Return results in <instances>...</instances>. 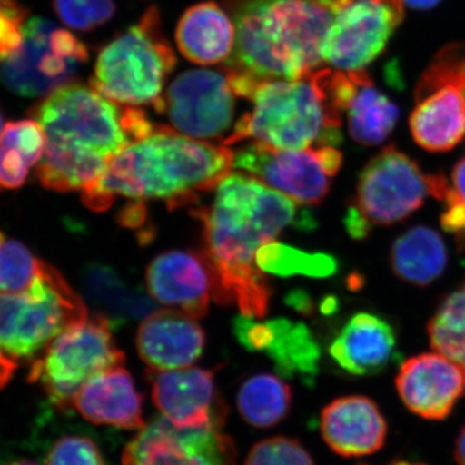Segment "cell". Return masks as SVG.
<instances>
[{
  "label": "cell",
  "instance_id": "1",
  "mask_svg": "<svg viewBox=\"0 0 465 465\" xmlns=\"http://www.w3.org/2000/svg\"><path fill=\"white\" fill-rule=\"evenodd\" d=\"M300 206L251 174L229 173L216 186L213 203L193 211L201 222L216 302L237 305L246 317L265 316L272 290L256 255L289 226H316Z\"/></svg>",
  "mask_w": 465,
  "mask_h": 465
},
{
  "label": "cell",
  "instance_id": "2",
  "mask_svg": "<svg viewBox=\"0 0 465 465\" xmlns=\"http://www.w3.org/2000/svg\"><path fill=\"white\" fill-rule=\"evenodd\" d=\"M45 134L36 177L45 189L84 191L110 159L155 130L143 110L119 108L94 88L67 84L33 109Z\"/></svg>",
  "mask_w": 465,
  "mask_h": 465
},
{
  "label": "cell",
  "instance_id": "3",
  "mask_svg": "<svg viewBox=\"0 0 465 465\" xmlns=\"http://www.w3.org/2000/svg\"><path fill=\"white\" fill-rule=\"evenodd\" d=\"M349 0H229L235 45L225 61L235 96L260 84L296 81L323 64L322 47L336 14Z\"/></svg>",
  "mask_w": 465,
  "mask_h": 465
},
{
  "label": "cell",
  "instance_id": "4",
  "mask_svg": "<svg viewBox=\"0 0 465 465\" xmlns=\"http://www.w3.org/2000/svg\"><path fill=\"white\" fill-rule=\"evenodd\" d=\"M232 163L234 153L228 146L159 127L110 159L99 179L82 191V201L96 213L108 210L115 197L186 206L200 193L215 189Z\"/></svg>",
  "mask_w": 465,
  "mask_h": 465
},
{
  "label": "cell",
  "instance_id": "5",
  "mask_svg": "<svg viewBox=\"0 0 465 465\" xmlns=\"http://www.w3.org/2000/svg\"><path fill=\"white\" fill-rule=\"evenodd\" d=\"M223 145L251 140L281 150L336 146L341 143L342 112L335 94V70H316L296 81L260 84Z\"/></svg>",
  "mask_w": 465,
  "mask_h": 465
},
{
  "label": "cell",
  "instance_id": "6",
  "mask_svg": "<svg viewBox=\"0 0 465 465\" xmlns=\"http://www.w3.org/2000/svg\"><path fill=\"white\" fill-rule=\"evenodd\" d=\"M174 66L176 56L162 33L158 9L152 7L103 48L90 85L119 105L157 108Z\"/></svg>",
  "mask_w": 465,
  "mask_h": 465
},
{
  "label": "cell",
  "instance_id": "7",
  "mask_svg": "<svg viewBox=\"0 0 465 465\" xmlns=\"http://www.w3.org/2000/svg\"><path fill=\"white\" fill-rule=\"evenodd\" d=\"M87 320L81 296L57 269L43 262L29 289L0 293V351L15 361L27 360Z\"/></svg>",
  "mask_w": 465,
  "mask_h": 465
},
{
  "label": "cell",
  "instance_id": "8",
  "mask_svg": "<svg viewBox=\"0 0 465 465\" xmlns=\"http://www.w3.org/2000/svg\"><path fill=\"white\" fill-rule=\"evenodd\" d=\"M433 197V174L425 173L406 153L387 146L363 168L344 225L353 240L372 229L403 222Z\"/></svg>",
  "mask_w": 465,
  "mask_h": 465
},
{
  "label": "cell",
  "instance_id": "9",
  "mask_svg": "<svg viewBox=\"0 0 465 465\" xmlns=\"http://www.w3.org/2000/svg\"><path fill=\"white\" fill-rule=\"evenodd\" d=\"M112 322L94 314L58 335L34 361L29 381L39 384L60 410L74 405L82 387L100 372L124 366V353L113 338Z\"/></svg>",
  "mask_w": 465,
  "mask_h": 465
},
{
  "label": "cell",
  "instance_id": "10",
  "mask_svg": "<svg viewBox=\"0 0 465 465\" xmlns=\"http://www.w3.org/2000/svg\"><path fill=\"white\" fill-rule=\"evenodd\" d=\"M410 115L412 139L430 153L465 142V43H451L434 56L415 88Z\"/></svg>",
  "mask_w": 465,
  "mask_h": 465
},
{
  "label": "cell",
  "instance_id": "11",
  "mask_svg": "<svg viewBox=\"0 0 465 465\" xmlns=\"http://www.w3.org/2000/svg\"><path fill=\"white\" fill-rule=\"evenodd\" d=\"M88 50L74 34L45 18H32L20 50L0 63V81L14 94L39 97L70 84Z\"/></svg>",
  "mask_w": 465,
  "mask_h": 465
},
{
  "label": "cell",
  "instance_id": "12",
  "mask_svg": "<svg viewBox=\"0 0 465 465\" xmlns=\"http://www.w3.org/2000/svg\"><path fill=\"white\" fill-rule=\"evenodd\" d=\"M341 152L335 146L281 150L250 143L234 153L232 167L302 206H318L329 194L331 179L341 171Z\"/></svg>",
  "mask_w": 465,
  "mask_h": 465
},
{
  "label": "cell",
  "instance_id": "13",
  "mask_svg": "<svg viewBox=\"0 0 465 465\" xmlns=\"http://www.w3.org/2000/svg\"><path fill=\"white\" fill-rule=\"evenodd\" d=\"M403 18V0H349L323 42V63L358 72L384 50Z\"/></svg>",
  "mask_w": 465,
  "mask_h": 465
},
{
  "label": "cell",
  "instance_id": "14",
  "mask_svg": "<svg viewBox=\"0 0 465 465\" xmlns=\"http://www.w3.org/2000/svg\"><path fill=\"white\" fill-rule=\"evenodd\" d=\"M234 97L226 74L189 70L174 79L155 109L168 116L177 133L206 142L228 133L234 119Z\"/></svg>",
  "mask_w": 465,
  "mask_h": 465
},
{
  "label": "cell",
  "instance_id": "15",
  "mask_svg": "<svg viewBox=\"0 0 465 465\" xmlns=\"http://www.w3.org/2000/svg\"><path fill=\"white\" fill-rule=\"evenodd\" d=\"M124 465H237V450L222 427L180 428L153 420L125 446Z\"/></svg>",
  "mask_w": 465,
  "mask_h": 465
},
{
  "label": "cell",
  "instance_id": "16",
  "mask_svg": "<svg viewBox=\"0 0 465 465\" xmlns=\"http://www.w3.org/2000/svg\"><path fill=\"white\" fill-rule=\"evenodd\" d=\"M232 330L244 348L271 358L283 378H298L309 387L316 381L321 349L304 323L286 318L260 322L242 314L232 321Z\"/></svg>",
  "mask_w": 465,
  "mask_h": 465
},
{
  "label": "cell",
  "instance_id": "17",
  "mask_svg": "<svg viewBox=\"0 0 465 465\" xmlns=\"http://www.w3.org/2000/svg\"><path fill=\"white\" fill-rule=\"evenodd\" d=\"M150 372L153 402L168 421L180 428L223 427L225 409L213 371L186 367Z\"/></svg>",
  "mask_w": 465,
  "mask_h": 465
},
{
  "label": "cell",
  "instance_id": "18",
  "mask_svg": "<svg viewBox=\"0 0 465 465\" xmlns=\"http://www.w3.org/2000/svg\"><path fill=\"white\" fill-rule=\"evenodd\" d=\"M401 400L427 420H443L465 396V370L439 351L409 358L396 376Z\"/></svg>",
  "mask_w": 465,
  "mask_h": 465
},
{
  "label": "cell",
  "instance_id": "19",
  "mask_svg": "<svg viewBox=\"0 0 465 465\" xmlns=\"http://www.w3.org/2000/svg\"><path fill=\"white\" fill-rule=\"evenodd\" d=\"M149 295L193 318L206 316L213 298V274L203 255L194 251L161 253L146 269Z\"/></svg>",
  "mask_w": 465,
  "mask_h": 465
},
{
  "label": "cell",
  "instance_id": "20",
  "mask_svg": "<svg viewBox=\"0 0 465 465\" xmlns=\"http://www.w3.org/2000/svg\"><path fill=\"white\" fill-rule=\"evenodd\" d=\"M206 335L195 318L176 311H158L137 330L136 348L150 371L186 369L203 353Z\"/></svg>",
  "mask_w": 465,
  "mask_h": 465
},
{
  "label": "cell",
  "instance_id": "21",
  "mask_svg": "<svg viewBox=\"0 0 465 465\" xmlns=\"http://www.w3.org/2000/svg\"><path fill=\"white\" fill-rule=\"evenodd\" d=\"M321 434L335 454L360 458L384 446L388 424L381 409L365 396L333 400L321 412Z\"/></svg>",
  "mask_w": 465,
  "mask_h": 465
},
{
  "label": "cell",
  "instance_id": "22",
  "mask_svg": "<svg viewBox=\"0 0 465 465\" xmlns=\"http://www.w3.org/2000/svg\"><path fill=\"white\" fill-rule=\"evenodd\" d=\"M335 91L342 114L347 115L351 139L363 146L381 145L396 128L400 110L375 87L362 70H336Z\"/></svg>",
  "mask_w": 465,
  "mask_h": 465
},
{
  "label": "cell",
  "instance_id": "23",
  "mask_svg": "<svg viewBox=\"0 0 465 465\" xmlns=\"http://www.w3.org/2000/svg\"><path fill=\"white\" fill-rule=\"evenodd\" d=\"M74 406L94 424L127 430L145 427L142 393L124 366L113 367L85 382L76 394Z\"/></svg>",
  "mask_w": 465,
  "mask_h": 465
},
{
  "label": "cell",
  "instance_id": "24",
  "mask_svg": "<svg viewBox=\"0 0 465 465\" xmlns=\"http://www.w3.org/2000/svg\"><path fill=\"white\" fill-rule=\"evenodd\" d=\"M329 353L348 374L376 375L396 357V332L381 317L361 312L342 326L330 345Z\"/></svg>",
  "mask_w": 465,
  "mask_h": 465
},
{
  "label": "cell",
  "instance_id": "25",
  "mask_svg": "<svg viewBox=\"0 0 465 465\" xmlns=\"http://www.w3.org/2000/svg\"><path fill=\"white\" fill-rule=\"evenodd\" d=\"M174 36L186 60L198 65H215L228 60L234 50V21L217 3H200L186 9Z\"/></svg>",
  "mask_w": 465,
  "mask_h": 465
},
{
  "label": "cell",
  "instance_id": "26",
  "mask_svg": "<svg viewBox=\"0 0 465 465\" xmlns=\"http://www.w3.org/2000/svg\"><path fill=\"white\" fill-rule=\"evenodd\" d=\"M448 262L445 242L430 226H412L391 244L390 262L394 274L418 287L430 286L439 280Z\"/></svg>",
  "mask_w": 465,
  "mask_h": 465
},
{
  "label": "cell",
  "instance_id": "27",
  "mask_svg": "<svg viewBox=\"0 0 465 465\" xmlns=\"http://www.w3.org/2000/svg\"><path fill=\"white\" fill-rule=\"evenodd\" d=\"M84 286L88 298L104 311L113 327L125 321L145 320L157 312L152 296L128 283L110 266L97 262L88 265L84 272Z\"/></svg>",
  "mask_w": 465,
  "mask_h": 465
},
{
  "label": "cell",
  "instance_id": "28",
  "mask_svg": "<svg viewBox=\"0 0 465 465\" xmlns=\"http://www.w3.org/2000/svg\"><path fill=\"white\" fill-rule=\"evenodd\" d=\"M45 148V131L35 119L5 124L0 134V192L21 188Z\"/></svg>",
  "mask_w": 465,
  "mask_h": 465
},
{
  "label": "cell",
  "instance_id": "29",
  "mask_svg": "<svg viewBox=\"0 0 465 465\" xmlns=\"http://www.w3.org/2000/svg\"><path fill=\"white\" fill-rule=\"evenodd\" d=\"M292 390L282 378L273 374L251 376L238 391L237 406L246 423L256 428H272L289 415Z\"/></svg>",
  "mask_w": 465,
  "mask_h": 465
},
{
  "label": "cell",
  "instance_id": "30",
  "mask_svg": "<svg viewBox=\"0 0 465 465\" xmlns=\"http://www.w3.org/2000/svg\"><path fill=\"white\" fill-rule=\"evenodd\" d=\"M428 335L434 351L465 370V286L437 309L428 323Z\"/></svg>",
  "mask_w": 465,
  "mask_h": 465
},
{
  "label": "cell",
  "instance_id": "31",
  "mask_svg": "<svg viewBox=\"0 0 465 465\" xmlns=\"http://www.w3.org/2000/svg\"><path fill=\"white\" fill-rule=\"evenodd\" d=\"M256 264L262 272L281 277L302 274L323 278L338 271V262L332 256L305 252L275 241L259 250Z\"/></svg>",
  "mask_w": 465,
  "mask_h": 465
},
{
  "label": "cell",
  "instance_id": "32",
  "mask_svg": "<svg viewBox=\"0 0 465 465\" xmlns=\"http://www.w3.org/2000/svg\"><path fill=\"white\" fill-rule=\"evenodd\" d=\"M43 260L36 259L25 244L8 240L0 232V293H20L38 277Z\"/></svg>",
  "mask_w": 465,
  "mask_h": 465
},
{
  "label": "cell",
  "instance_id": "33",
  "mask_svg": "<svg viewBox=\"0 0 465 465\" xmlns=\"http://www.w3.org/2000/svg\"><path fill=\"white\" fill-rule=\"evenodd\" d=\"M54 8L65 25L79 32L104 25L115 12L113 0H54Z\"/></svg>",
  "mask_w": 465,
  "mask_h": 465
},
{
  "label": "cell",
  "instance_id": "34",
  "mask_svg": "<svg viewBox=\"0 0 465 465\" xmlns=\"http://www.w3.org/2000/svg\"><path fill=\"white\" fill-rule=\"evenodd\" d=\"M244 465H316L298 440L272 437L256 443Z\"/></svg>",
  "mask_w": 465,
  "mask_h": 465
},
{
  "label": "cell",
  "instance_id": "35",
  "mask_svg": "<svg viewBox=\"0 0 465 465\" xmlns=\"http://www.w3.org/2000/svg\"><path fill=\"white\" fill-rule=\"evenodd\" d=\"M45 465H105L96 443L87 437L67 436L52 446Z\"/></svg>",
  "mask_w": 465,
  "mask_h": 465
},
{
  "label": "cell",
  "instance_id": "36",
  "mask_svg": "<svg viewBox=\"0 0 465 465\" xmlns=\"http://www.w3.org/2000/svg\"><path fill=\"white\" fill-rule=\"evenodd\" d=\"M27 15L29 11L16 0L0 2V63L20 50Z\"/></svg>",
  "mask_w": 465,
  "mask_h": 465
},
{
  "label": "cell",
  "instance_id": "37",
  "mask_svg": "<svg viewBox=\"0 0 465 465\" xmlns=\"http://www.w3.org/2000/svg\"><path fill=\"white\" fill-rule=\"evenodd\" d=\"M440 201L445 204V210L440 215V225L443 231L455 235L459 243L465 246V206L455 197L450 182Z\"/></svg>",
  "mask_w": 465,
  "mask_h": 465
},
{
  "label": "cell",
  "instance_id": "38",
  "mask_svg": "<svg viewBox=\"0 0 465 465\" xmlns=\"http://www.w3.org/2000/svg\"><path fill=\"white\" fill-rule=\"evenodd\" d=\"M450 185H451V191L455 197L465 206V157L461 158L452 168Z\"/></svg>",
  "mask_w": 465,
  "mask_h": 465
},
{
  "label": "cell",
  "instance_id": "39",
  "mask_svg": "<svg viewBox=\"0 0 465 465\" xmlns=\"http://www.w3.org/2000/svg\"><path fill=\"white\" fill-rule=\"evenodd\" d=\"M17 363L14 358L8 357L7 354L0 351V388L7 385L16 371Z\"/></svg>",
  "mask_w": 465,
  "mask_h": 465
},
{
  "label": "cell",
  "instance_id": "40",
  "mask_svg": "<svg viewBox=\"0 0 465 465\" xmlns=\"http://www.w3.org/2000/svg\"><path fill=\"white\" fill-rule=\"evenodd\" d=\"M455 460L459 465H465V427L459 433L457 442H455Z\"/></svg>",
  "mask_w": 465,
  "mask_h": 465
},
{
  "label": "cell",
  "instance_id": "41",
  "mask_svg": "<svg viewBox=\"0 0 465 465\" xmlns=\"http://www.w3.org/2000/svg\"><path fill=\"white\" fill-rule=\"evenodd\" d=\"M440 0H403L409 7L415 9H430L439 5Z\"/></svg>",
  "mask_w": 465,
  "mask_h": 465
},
{
  "label": "cell",
  "instance_id": "42",
  "mask_svg": "<svg viewBox=\"0 0 465 465\" xmlns=\"http://www.w3.org/2000/svg\"><path fill=\"white\" fill-rule=\"evenodd\" d=\"M5 465H38L36 463H34V461H27V460H20V461H14V463H9Z\"/></svg>",
  "mask_w": 465,
  "mask_h": 465
},
{
  "label": "cell",
  "instance_id": "43",
  "mask_svg": "<svg viewBox=\"0 0 465 465\" xmlns=\"http://www.w3.org/2000/svg\"><path fill=\"white\" fill-rule=\"evenodd\" d=\"M391 465H424V464L410 463V461L399 460V461H393V463H391Z\"/></svg>",
  "mask_w": 465,
  "mask_h": 465
},
{
  "label": "cell",
  "instance_id": "44",
  "mask_svg": "<svg viewBox=\"0 0 465 465\" xmlns=\"http://www.w3.org/2000/svg\"><path fill=\"white\" fill-rule=\"evenodd\" d=\"M3 124H5V121H3L2 112H0V134H2L3 128H5L3 127V125H5Z\"/></svg>",
  "mask_w": 465,
  "mask_h": 465
},
{
  "label": "cell",
  "instance_id": "45",
  "mask_svg": "<svg viewBox=\"0 0 465 465\" xmlns=\"http://www.w3.org/2000/svg\"><path fill=\"white\" fill-rule=\"evenodd\" d=\"M0 2H2V0H0Z\"/></svg>",
  "mask_w": 465,
  "mask_h": 465
}]
</instances>
